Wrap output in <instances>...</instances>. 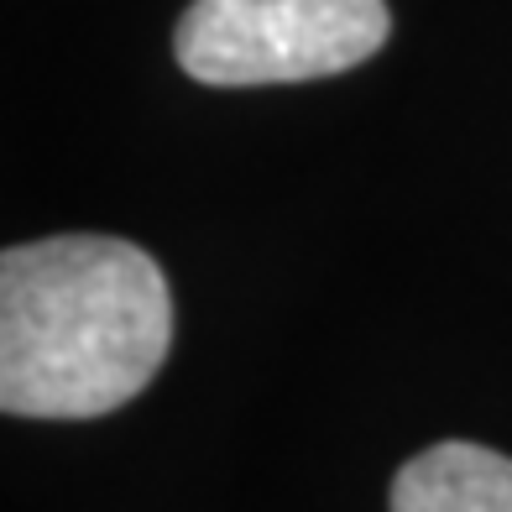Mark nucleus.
<instances>
[{
  "instance_id": "f03ea898",
  "label": "nucleus",
  "mask_w": 512,
  "mask_h": 512,
  "mask_svg": "<svg viewBox=\"0 0 512 512\" xmlns=\"http://www.w3.org/2000/svg\"><path fill=\"white\" fill-rule=\"evenodd\" d=\"M387 0H194L178 63L199 84H304L366 63L387 42Z\"/></svg>"
},
{
  "instance_id": "7ed1b4c3",
  "label": "nucleus",
  "mask_w": 512,
  "mask_h": 512,
  "mask_svg": "<svg viewBox=\"0 0 512 512\" xmlns=\"http://www.w3.org/2000/svg\"><path fill=\"white\" fill-rule=\"evenodd\" d=\"M392 512H512V460L471 439L429 445L392 481Z\"/></svg>"
},
{
  "instance_id": "f257e3e1",
  "label": "nucleus",
  "mask_w": 512,
  "mask_h": 512,
  "mask_svg": "<svg viewBox=\"0 0 512 512\" xmlns=\"http://www.w3.org/2000/svg\"><path fill=\"white\" fill-rule=\"evenodd\" d=\"M173 345L168 277L121 236H48L0 256V408L105 418Z\"/></svg>"
}]
</instances>
